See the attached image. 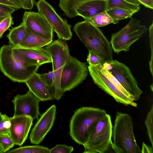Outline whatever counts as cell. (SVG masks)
<instances>
[{"instance_id":"39","label":"cell","mask_w":153,"mask_h":153,"mask_svg":"<svg viewBox=\"0 0 153 153\" xmlns=\"http://www.w3.org/2000/svg\"><path fill=\"white\" fill-rule=\"evenodd\" d=\"M126 1L130 2V3L136 4H138L140 5L141 4V3L140 2L138 1L137 0H124Z\"/></svg>"},{"instance_id":"34","label":"cell","mask_w":153,"mask_h":153,"mask_svg":"<svg viewBox=\"0 0 153 153\" xmlns=\"http://www.w3.org/2000/svg\"><path fill=\"white\" fill-rule=\"evenodd\" d=\"M15 0L19 3L21 8L25 10H31L35 3L34 0Z\"/></svg>"},{"instance_id":"10","label":"cell","mask_w":153,"mask_h":153,"mask_svg":"<svg viewBox=\"0 0 153 153\" xmlns=\"http://www.w3.org/2000/svg\"><path fill=\"white\" fill-rule=\"evenodd\" d=\"M106 63L108 67L105 68L115 78L132 99L134 101H137L143 91L138 86L129 68L117 60H113Z\"/></svg>"},{"instance_id":"1","label":"cell","mask_w":153,"mask_h":153,"mask_svg":"<svg viewBox=\"0 0 153 153\" xmlns=\"http://www.w3.org/2000/svg\"><path fill=\"white\" fill-rule=\"evenodd\" d=\"M41 65L13 46L5 45L0 48V71L13 82L25 83Z\"/></svg>"},{"instance_id":"5","label":"cell","mask_w":153,"mask_h":153,"mask_svg":"<svg viewBox=\"0 0 153 153\" xmlns=\"http://www.w3.org/2000/svg\"><path fill=\"white\" fill-rule=\"evenodd\" d=\"M106 114L105 110L94 107H82L77 109L70 122L69 133L72 139L77 143L83 145L91 125Z\"/></svg>"},{"instance_id":"42","label":"cell","mask_w":153,"mask_h":153,"mask_svg":"<svg viewBox=\"0 0 153 153\" xmlns=\"http://www.w3.org/2000/svg\"><path fill=\"white\" fill-rule=\"evenodd\" d=\"M0 89H1V87H0Z\"/></svg>"},{"instance_id":"18","label":"cell","mask_w":153,"mask_h":153,"mask_svg":"<svg viewBox=\"0 0 153 153\" xmlns=\"http://www.w3.org/2000/svg\"><path fill=\"white\" fill-rule=\"evenodd\" d=\"M52 41L53 40L36 33L26 26L24 36L17 46L30 49L40 48L47 45Z\"/></svg>"},{"instance_id":"12","label":"cell","mask_w":153,"mask_h":153,"mask_svg":"<svg viewBox=\"0 0 153 153\" xmlns=\"http://www.w3.org/2000/svg\"><path fill=\"white\" fill-rule=\"evenodd\" d=\"M40 100L29 90L23 94H18L12 100L14 106L13 116H27L33 120L38 119Z\"/></svg>"},{"instance_id":"25","label":"cell","mask_w":153,"mask_h":153,"mask_svg":"<svg viewBox=\"0 0 153 153\" xmlns=\"http://www.w3.org/2000/svg\"><path fill=\"white\" fill-rule=\"evenodd\" d=\"M107 13L113 19L119 20L131 18L136 12L119 8H112L106 10Z\"/></svg>"},{"instance_id":"38","label":"cell","mask_w":153,"mask_h":153,"mask_svg":"<svg viewBox=\"0 0 153 153\" xmlns=\"http://www.w3.org/2000/svg\"><path fill=\"white\" fill-rule=\"evenodd\" d=\"M153 148L146 145L144 142H143L141 153H152Z\"/></svg>"},{"instance_id":"9","label":"cell","mask_w":153,"mask_h":153,"mask_svg":"<svg viewBox=\"0 0 153 153\" xmlns=\"http://www.w3.org/2000/svg\"><path fill=\"white\" fill-rule=\"evenodd\" d=\"M45 48L49 52L52 59L54 93L56 95H60L62 92L60 86L61 74L64 65L71 55L69 50L67 44L60 39L52 41Z\"/></svg>"},{"instance_id":"2","label":"cell","mask_w":153,"mask_h":153,"mask_svg":"<svg viewBox=\"0 0 153 153\" xmlns=\"http://www.w3.org/2000/svg\"><path fill=\"white\" fill-rule=\"evenodd\" d=\"M73 30L89 51L97 54L105 62L113 60L110 42L102 30L90 20L77 23Z\"/></svg>"},{"instance_id":"41","label":"cell","mask_w":153,"mask_h":153,"mask_svg":"<svg viewBox=\"0 0 153 153\" xmlns=\"http://www.w3.org/2000/svg\"><path fill=\"white\" fill-rule=\"evenodd\" d=\"M3 115L1 112H0V122L1 120L3 118Z\"/></svg>"},{"instance_id":"35","label":"cell","mask_w":153,"mask_h":153,"mask_svg":"<svg viewBox=\"0 0 153 153\" xmlns=\"http://www.w3.org/2000/svg\"><path fill=\"white\" fill-rule=\"evenodd\" d=\"M149 36L150 39V43L151 47L152 50V56L151 60L149 62V67L151 73L152 75H153V56H152V49H153V22L152 21L151 25L150 26L149 29Z\"/></svg>"},{"instance_id":"4","label":"cell","mask_w":153,"mask_h":153,"mask_svg":"<svg viewBox=\"0 0 153 153\" xmlns=\"http://www.w3.org/2000/svg\"><path fill=\"white\" fill-rule=\"evenodd\" d=\"M112 137L117 153H141L134 133L132 119L128 114L116 113Z\"/></svg>"},{"instance_id":"28","label":"cell","mask_w":153,"mask_h":153,"mask_svg":"<svg viewBox=\"0 0 153 153\" xmlns=\"http://www.w3.org/2000/svg\"><path fill=\"white\" fill-rule=\"evenodd\" d=\"M10 117L6 114H3V118L0 122V134L7 135L10 136L11 125Z\"/></svg>"},{"instance_id":"26","label":"cell","mask_w":153,"mask_h":153,"mask_svg":"<svg viewBox=\"0 0 153 153\" xmlns=\"http://www.w3.org/2000/svg\"><path fill=\"white\" fill-rule=\"evenodd\" d=\"M153 105H152L150 110L148 112L145 121V123L147 129V133L149 139L153 148Z\"/></svg>"},{"instance_id":"32","label":"cell","mask_w":153,"mask_h":153,"mask_svg":"<svg viewBox=\"0 0 153 153\" xmlns=\"http://www.w3.org/2000/svg\"><path fill=\"white\" fill-rule=\"evenodd\" d=\"M74 150L73 147L65 145L58 144L51 149L49 153H71Z\"/></svg>"},{"instance_id":"19","label":"cell","mask_w":153,"mask_h":153,"mask_svg":"<svg viewBox=\"0 0 153 153\" xmlns=\"http://www.w3.org/2000/svg\"><path fill=\"white\" fill-rule=\"evenodd\" d=\"M15 47L27 57L41 65L52 62L50 54L45 48L30 49Z\"/></svg>"},{"instance_id":"40","label":"cell","mask_w":153,"mask_h":153,"mask_svg":"<svg viewBox=\"0 0 153 153\" xmlns=\"http://www.w3.org/2000/svg\"><path fill=\"white\" fill-rule=\"evenodd\" d=\"M4 153L3 149L2 147L0 145V153Z\"/></svg>"},{"instance_id":"11","label":"cell","mask_w":153,"mask_h":153,"mask_svg":"<svg viewBox=\"0 0 153 153\" xmlns=\"http://www.w3.org/2000/svg\"><path fill=\"white\" fill-rule=\"evenodd\" d=\"M35 4L38 12L46 19L59 39L66 41L71 38V25L59 15L51 5L45 0H39Z\"/></svg>"},{"instance_id":"15","label":"cell","mask_w":153,"mask_h":153,"mask_svg":"<svg viewBox=\"0 0 153 153\" xmlns=\"http://www.w3.org/2000/svg\"><path fill=\"white\" fill-rule=\"evenodd\" d=\"M10 137L15 145L21 146L27 139L33 120L27 116L10 117Z\"/></svg>"},{"instance_id":"29","label":"cell","mask_w":153,"mask_h":153,"mask_svg":"<svg viewBox=\"0 0 153 153\" xmlns=\"http://www.w3.org/2000/svg\"><path fill=\"white\" fill-rule=\"evenodd\" d=\"M0 145L4 153L13 148L15 144L10 136L0 134Z\"/></svg>"},{"instance_id":"31","label":"cell","mask_w":153,"mask_h":153,"mask_svg":"<svg viewBox=\"0 0 153 153\" xmlns=\"http://www.w3.org/2000/svg\"><path fill=\"white\" fill-rule=\"evenodd\" d=\"M87 61L89 65H93L100 64L103 65L106 62L100 56L90 51H89L87 55Z\"/></svg>"},{"instance_id":"36","label":"cell","mask_w":153,"mask_h":153,"mask_svg":"<svg viewBox=\"0 0 153 153\" xmlns=\"http://www.w3.org/2000/svg\"><path fill=\"white\" fill-rule=\"evenodd\" d=\"M0 3L10 6L18 10L21 8L20 4L15 0H0Z\"/></svg>"},{"instance_id":"22","label":"cell","mask_w":153,"mask_h":153,"mask_svg":"<svg viewBox=\"0 0 153 153\" xmlns=\"http://www.w3.org/2000/svg\"><path fill=\"white\" fill-rule=\"evenodd\" d=\"M107 10L116 8L132 10L137 12L140 9V5L132 4L124 0H107Z\"/></svg>"},{"instance_id":"14","label":"cell","mask_w":153,"mask_h":153,"mask_svg":"<svg viewBox=\"0 0 153 153\" xmlns=\"http://www.w3.org/2000/svg\"><path fill=\"white\" fill-rule=\"evenodd\" d=\"M22 21L34 33L53 40V30L46 19L39 12L25 11Z\"/></svg>"},{"instance_id":"27","label":"cell","mask_w":153,"mask_h":153,"mask_svg":"<svg viewBox=\"0 0 153 153\" xmlns=\"http://www.w3.org/2000/svg\"><path fill=\"white\" fill-rule=\"evenodd\" d=\"M13 18L11 15H7L0 18V39L4 33L13 25Z\"/></svg>"},{"instance_id":"20","label":"cell","mask_w":153,"mask_h":153,"mask_svg":"<svg viewBox=\"0 0 153 153\" xmlns=\"http://www.w3.org/2000/svg\"><path fill=\"white\" fill-rule=\"evenodd\" d=\"M91 0H59V6L61 10L70 18L77 16L76 10L83 3Z\"/></svg>"},{"instance_id":"37","label":"cell","mask_w":153,"mask_h":153,"mask_svg":"<svg viewBox=\"0 0 153 153\" xmlns=\"http://www.w3.org/2000/svg\"><path fill=\"white\" fill-rule=\"evenodd\" d=\"M141 4L145 7L152 10L153 9V0H137Z\"/></svg>"},{"instance_id":"16","label":"cell","mask_w":153,"mask_h":153,"mask_svg":"<svg viewBox=\"0 0 153 153\" xmlns=\"http://www.w3.org/2000/svg\"><path fill=\"white\" fill-rule=\"evenodd\" d=\"M39 74L35 73L25 82L29 90L40 101L55 99L49 88L41 80Z\"/></svg>"},{"instance_id":"3","label":"cell","mask_w":153,"mask_h":153,"mask_svg":"<svg viewBox=\"0 0 153 153\" xmlns=\"http://www.w3.org/2000/svg\"><path fill=\"white\" fill-rule=\"evenodd\" d=\"M92 79L99 87L112 97L117 102L134 107L137 103L115 78L102 65L88 66Z\"/></svg>"},{"instance_id":"6","label":"cell","mask_w":153,"mask_h":153,"mask_svg":"<svg viewBox=\"0 0 153 153\" xmlns=\"http://www.w3.org/2000/svg\"><path fill=\"white\" fill-rule=\"evenodd\" d=\"M112 127L111 116L107 114L94 121L89 129L83 153H106L112 142Z\"/></svg>"},{"instance_id":"7","label":"cell","mask_w":153,"mask_h":153,"mask_svg":"<svg viewBox=\"0 0 153 153\" xmlns=\"http://www.w3.org/2000/svg\"><path fill=\"white\" fill-rule=\"evenodd\" d=\"M147 30L146 25L141 24L139 20L131 17L127 25L112 34L110 44L112 49L117 53L128 51L131 46L141 38Z\"/></svg>"},{"instance_id":"23","label":"cell","mask_w":153,"mask_h":153,"mask_svg":"<svg viewBox=\"0 0 153 153\" xmlns=\"http://www.w3.org/2000/svg\"><path fill=\"white\" fill-rule=\"evenodd\" d=\"M89 20L97 27H103L111 23L114 24L119 21L112 18L106 11L101 13L91 18Z\"/></svg>"},{"instance_id":"24","label":"cell","mask_w":153,"mask_h":153,"mask_svg":"<svg viewBox=\"0 0 153 153\" xmlns=\"http://www.w3.org/2000/svg\"><path fill=\"white\" fill-rule=\"evenodd\" d=\"M48 148L39 145L20 146L16 149H10L6 153H49Z\"/></svg>"},{"instance_id":"21","label":"cell","mask_w":153,"mask_h":153,"mask_svg":"<svg viewBox=\"0 0 153 153\" xmlns=\"http://www.w3.org/2000/svg\"><path fill=\"white\" fill-rule=\"evenodd\" d=\"M26 26L23 21L18 26L9 30L7 35L9 45L15 47L18 46L24 36Z\"/></svg>"},{"instance_id":"17","label":"cell","mask_w":153,"mask_h":153,"mask_svg":"<svg viewBox=\"0 0 153 153\" xmlns=\"http://www.w3.org/2000/svg\"><path fill=\"white\" fill-rule=\"evenodd\" d=\"M107 0H91L86 1L76 10L77 16L83 17L85 20L90 19L107 10Z\"/></svg>"},{"instance_id":"8","label":"cell","mask_w":153,"mask_h":153,"mask_svg":"<svg viewBox=\"0 0 153 153\" xmlns=\"http://www.w3.org/2000/svg\"><path fill=\"white\" fill-rule=\"evenodd\" d=\"M88 72L85 63L70 55L61 74L60 86L62 91L65 93L77 86L85 79Z\"/></svg>"},{"instance_id":"30","label":"cell","mask_w":153,"mask_h":153,"mask_svg":"<svg viewBox=\"0 0 153 153\" xmlns=\"http://www.w3.org/2000/svg\"><path fill=\"white\" fill-rule=\"evenodd\" d=\"M39 74L41 80L49 88L53 94V71H50L47 73L42 74Z\"/></svg>"},{"instance_id":"33","label":"cell","mask_w":153,"mask_h":153,"mask_svg":"<svg viewBox=\"0 0 153 153\" xmlns=\"http://www.w3.org/2000/svg\"><path fill=\"white\" fill-rule=\"evenodd\" d=\"M17 10L16 8L10 6L0 3V18L11 15Z\"/></svg>"},{"instance_id":"13","label":"cell","mask_w":153,"mask_h":153,"mask_svg":"<svg viewBox=\"0 0 153 153\" xmlns=\"http://www.w3.org/2000/svg\"><path fill=\"white\" fill-rule=\"evenodd\" d=\"M56 114V106L53 105L41 114L30 133L29 139L31 143L38 145L43 141L53 125Z\"/></svg>"}]
</instances>
